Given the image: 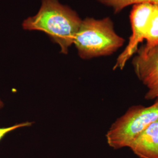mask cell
<instances>
[{"instance_id":"obj_1","label":"cell","mask_w":158,"mask_h":158,"mask_svg":"<svg viewBox=\"0 0 158 158\" xmlns=\"http://www.w3.org/2000/svg\"><path fill=\"white\" fill-rule=\"evenodd\" d=\"M81 21L76 12L58 0H42L38 12L25 19L22 25L25 30L45 32L59 45L62 53L67 54Z\"/></svg>"},{"instance_id":"obj_2","label":"cell","mask_w":158,"mask_h":158,"mask_svg":"<svg viewBox=\"0 0 158 158\" xmlns=\"http://www.w3.org/2000/svg\"><path fill=\"white\" fill-rule=\"evenodd\" d=\"M125 40L115 32L110 18L82 20L74 40L79 56L83 59L113 54L124 45Z\"/></svg>"},{"instance_id":"obj_3","label":"cell","mask_w":158,"mask_h":158,"mask_svg":"<svg viewBox=\"0 0 158 158\" xmlns=\"http://www.w3.org/2000/svg\"><path fill=\"white\" fill-rule=\"evenodd\" d=\"M156 121L158 99L150 106H132L110 128L106 134L108 144L114 149L129 148L138 136Z\"/></svg>"},{"instance_id":"obj_4","label":"cell","mask_w":158,"mask_h":158,"mask_svg":"<svg viewBox=\"0 0 158 158\" xmlns=\"http://www.w3.org/2000/svg\"><path fill=\"white\" fill-rule=\"evenodd\" d=\"M153 8V5L150 3L133 5L130 16L132 35L124 50L118 57L113 70H123L130 58L137 52L139 44L145 40Z\"/></svg>"},{"instance_id":"obj_5","label":"cell","mask_w":158,"mask_h":158,"mask_svg":"<svg viewBox=\"0 0 158 158\" xmlns=\"http://www.w3.org/2000/svg\"><path fill=\"white\" fill-rule=\"evenodd\" d=\"M132 59L136 77L147 89L145 98L158 99V46L145 51L141 46Z\"/></svg>"},{"instance_id":"obj_6","label":"cell","mask_w":158,"mask_h":158,"mask_svg":"<svg viewBox=\"0 0 158 158\" xmlns=\"http://www.w3.org/2000/svg\"><path fill=\"white\" fill-rule=\"evenodd\" d=\"M129 148L140 158H158V121L150 125Z\"/></svg>"},{"instance_id":"obj_7","label":"cell","mask_w":158,"mask_h":158,"mask_svg":"<svg viewBox=\"0 0 158 158\" xmlns=\"http://www.w3.org/2000/svg\"><path fill=\"white\" fill-rule=\"evenodd\" d=\"M145 40L146 44L142 46L145 51L150 50L158 46V6L153 5Z\"/></svg>"},{"instance_id":"obj_8","label":"cell","mask_w":158,"mask_h":158,"mask_svg":"<svg viewBox=\"0 0 158 158\" xmlns=\"http://www.w3.org/2000/svg\"><path fill=\"white\" fill-rule=\"evenodd\" d=\"M105 6L112 7L115 14L121 11L125 8L139 3H150L158 6V0H97Z\"/></svg>"},{"instance_id":"obj_9","label":"cell","mask_w":158,"mask_h":158,"mask_svg":"<svg viewBox=\"0 0 158 158\" xmlns=\"http://www.w3.org/2000/svg\"><path fill=\"white\" fill-rule=\"evenodd\" d=\"M31 125V123L27 122V123H23L22 124H19L15 125L14 126H12L8 128H0V141L4 137L6 134L9 133L13 130H16L17 128H21V127H27V126H30Z\"/></svg>"},{"instance_id":"obj_10","label":"cell","mask_w":158,"mask_h":158,"mask_svg":"<svg viewBox=\"0 0 158 158\" xmlns=\"http://www.w3.org/2000/svg\"><path fill=\"white\" fill-rule=\"evenodd\" d=\"M2 107H3V102H1L0 100V108H1Z\"/></svg>"}]
</instances>
